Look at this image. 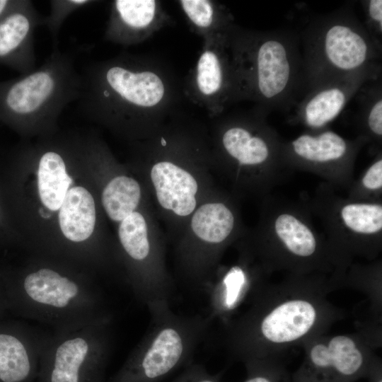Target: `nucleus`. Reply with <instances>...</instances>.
I'll return each mask as SVG.
<instances>
[{"mask_svg":"<svg viewBox=\"0 0 382 382\" xmlns=\"http://www.w3.org/2000/svg\"><path fill=\"white\" fill-rule=\"evenodd\" d=\"M268 114L258 108L253 116L228 122L220 135L224 163L233 181L263 198L292 173L283 160L284 140L266 121Z\"/></svg>","mask_w":382,"mask_h":382,"instance_id":"9","label":"nucleus"},{"mask_svg":"<svg viewBox=\"0 0 382 382\" xmlns=\"http://www.w3.org/2000/svg\"><path fill=\"white\" fill-rule=\"evenodd\" d=\"M381 347L359 330L316 336L302 345L304 359L293 382H352L367 374Z\"/></svg>","mask_w":382,"mask_h":382,"instance_id":"12","label":"nucleus"},{"mask_svg":"<svg viewBox=\"0 0 382 382\" xmlns=\"http://www.w3.org/2000/svg\"><path fill=\"white\" fill-rule=\"evenodd\" d=\"M244 363L248 377L243 382H290L279 358L254 359Z\"/></svg>","mask_w":382,"mask_h":382,"instance_id":"30","label":"nucleus"},{"mask_svg":"<svg viewBox=\"0 0 382 382\" xmlns=\"http://www.w3.org/2000/svg\"><path fill=\"white\" fill-rule=\"evenodd\" d=\"M25 318L59 330L112 318L103 292L88 281L50 267L31 270L4 292Z\"/></svg>","mask_w":382,"mask_h":382,"instance_id":"5","label":"nucleus"},{"mask_svg":"<svg viewBox=\"0 0 382 382\" xmlns=\"http://www.w3.org/2000/svg\"><path fill=\"white\" fill-rule=\"evenodd\" d=\"M92 0H51L50 11L44 16L42 25L48 29L54 45L53 50L57 49L58 36L60 28L67 18L74 12L93 3Z\"/></svg>","mask_w":382,"mask_h":382,"instance_id":"29","label":"nucleus"},{"mask_svg":"<svg viewBox=\"0 0 382 382\" xmlns=\"http://www.w3.org/2000/svg\"><path fill=\"white\" fill-rule=\"evenodd\" d=\"M39 213L40 216L45 219L50 218L51 216V213L45 212L42 208L39 209Z\"/></svg>","mask_w":382,"mask_h":382,"instance_id":"34","label":"nucleus"},{"mask_svg":"<svg viewBox=\"0 0 382 382\" xmlns=\"http://www.w3.org/2000/svg\"><path fill=\"white\" fill-rule=\"evenodd\" d=\"M269 276L244 249L239 262L206 286L209 310L207 316L211 321L216 319L226 325L250 303L268 282Z\"/></svg>","mask_w":382,"mask_h":382,"instance_id":"14","label":"nucleus"},{"mask_svg":"<svg viewBox=\"0 0 382 382\" xmlns=\"http://www.w3.org/2000/svg\"><path fill=\"white\" fill-rule=\"evenodd\" d=\"M157 6L153 0L112 1L105 39L125 45L139 40L155 21Z\"/></svg>","mask_w":382,"mask_h":382,"instance_id":"21","label":"nucleus"},{"mask_svg":"<svg viewBox=\"0 0 382 382\" xmlns=\"http://www.w3.org/2000/svg\"><path fill=\"white\" fill-rule=\"evenodd\" d=\"M190 225L196 238L208 246L210 266L221 250L234 238L238 232V217L232 205L225 202H209L195 211Z\"/></svg>","mask_w":382,"mask_h":382,"instance_id":"20","label":"nucleus"},{"mask_svg":"<svg viewBox=\"0 0 382 382\" xmlns=\"http://www.w3.org/2000/svg\"><path fill=\"white\" fill-rule=\"evenodd\" d=\"M37 178L42 203L52 211L59 209L72 182L62 156L54 150L45 151L39 160Z\"/></svg>","mask_w":382,"mask_h":382,"instance_id":"24","label":"nucleus"},{"mask_svg":"<svg viewBox=\"0 0 382 382\" xmlns=\"http://www.w3.org/2000/svg\"><path fill=\"white\" fill-rule=\"evenodd\" d=\"M245 249L269 275L323 274L339 284L348 269L303 202L272 194L264 197L260 223Z\"/></svg>","mask_w":382,"mask_h":382,"instance_id":"3","label":"nucleus"},{"mask_svg":"<svg viewBox=\"0 0 382 382\" xmlns=\"http://www.w3.org/2000/svg\"><path fill=\"white\" fill-rule=\"evenodd\" d=\"M355 97L358 101L356 124L358 137L369 145L374 156L381 152L382 146V85L381 78L366 81Z\"/></svg>","mask_w":382,"mask_h":382,"instance_id":"23","label":"nucleus"},{"mask_svg":"<svg viewBox=\"0 0 382 382\" xmlns=\"http://www.w3.org/2000/svg\"><path fill=\"white\" fill-rule=\"evenodd\" d=\"M141 188L134 178L120 175L111 180L103 190L102 203L108 216L121 221L138 207Z\"/></svg>","mask_w":382,"mask_h":382,"instance_id":"26","label":"nucleus"},{"mask_svg":"<svg viewBox=\"0 0 382 382\" xmlns=\"http://www.w3.org/2000/svg\"><path fill=\"white\" fill-rule=\"evenodd\" d=\"M347 197L357 201H382V151L376 154L364 171L353 180Z\"/></svg>","mask_w":382,"mask_h":382,"instance_id":"27","label":"nucleus"},{"mask_svg":"<svg viewBox=\"0 0 382 382\" xmlns=\"http://www.w3.org/2000/svg\"><path fill=\"white\" fill-rule=\"evenodd\" d=\"M361 4L365 18L364 25L373 40L381 46L382 1L366 0Z\"/></svg>","mask_w":382,"mask_h":382,"instance_id":"31","label":"nucleus"},{"mask_svg":"<svg viewBox=\"0 0 382 382\" xmlns=\"http://www.w3.org/2000/svg\"><path fill=\"white\" fill-rule=\"evenodd\" d=\"M337 289L332 276L286 274L278 282H267L250 303L224 326L223 344L243 362L279 358L326 333L345 317L328 294Z\"/></svg>","mask_w":382,"mask_h":382,"instance_id":"1","label":"nucleus"},{"mask_svg":"<svg viewBox=\"0 0 382 382\" xmlns=\"http://www.w3.org/2000/svg\"><path fill=\"white\" fill-rule=\"evenodd\" d=\"M171 382H219L199 364H188L185 369Z\"/></svg>","mask_w":382,"mask_h":382,"instance_id":"32","label":"nucleus"},{"mask_svg":"<svg viewBox=\"0 0 382 382\" xmlns=\"http://www.w3.org/2000/svg\"><path fill=\"white\" fill-rule=\"evenodd\" d=\"M43 18L32 1L21 0L0 21V64L21 74L35 69L34 33Z\"/></svg>","mask_w":382,"mask_h":382,"instance_id":"17","label":"nucleus"},{"mask_svg":"<svg viewBox=\"0 0 382 382\" xmlns=\"http://www.w3.org/2000/svg\"><path fill=\"white\" fill-rule=\"evenodd\" d=\"M81 75L80 110L99 120H134L158 106L166 95L162 79L127 57L94 62Z\"/></svg>","mask_w":382,"mask_h":382,"instance_id":"6","label":"nucleus"},{"mask_svg":"<svg viewBox=\"0 0 382 382\" xmlns=\"http://www.w3.org/2000/svg\"><path fill=\"white\" fill-rule=\"evenodd\" d=\"M50 334L25 325H0V382H35Z\"/></svg>","mask_w":382,"mask_h":382,"instance_id":"16","label":"nucleus"},{"mask_svg":"<svg viewBox=\"0 0 382 382\" xmlns=\"http://www.w3.org/2000/svg\"><path fill=\"white\" fill-rule=\"evenodd\" d=\"M151 180L160 205L179 216L191 214L197 205L198 190L195 178L188 171L170 161L156 163Z\"/></svg>","mask_w":382,"mask_h":382,"instance_id":"19","label":"nucleus"},{"mask_svg":"<svg viewBox=\"0 0 382 382\" xmlns=\"http://www.w3.org/2000/svg\"><path fill=\"white\" fill-rule=\"evenodd\" d=\"M303 202L320 221L326 238L348 267L357 258L369 262L379 257L382 201L352 200L323 181Z\"/></svg>","mask_w":382,"mask_h":382,"instance_id":"10","label":"nucleus"},{"mask_svg":"<svg viewBox=\"0 0 382 382\" xmlns=\"http://www.w3.org/2000/svg\"><path fill=\"white\" fill-rule=\"evenodd\" d=\"M21 0H0V21L12 11Z\"/></svg>","mask_w":382,"mask_h":382,"instance_id":"33","label":"nucleus"},{"mask_svg":"<svg viewBox=\"0 0 382 382\" xmlns=\"http://www.w3.org/2000/svg\"><path fill=\"white\" fill-rule=\"evenodd\" d=\"M59 221L61 230L69 241L80 243L93 233L96 208L91 193L83 187L69 189L60 206Z\"/></svg>","mask_w":382,"mask_h":382,"instance_id":"22","label":"nucleus"},{"mask_svg":"<svg viewBox=\"0 0 382 382\" xmlns=\"http://www.w3.org/2000/svg\"><path fill=\"white\" fill-rule=\"evenodd\" d=\"M349 287L363 292L370 303L371 318L382 321V261L354 262L340 282V288Z\"/></svg>","mask_w":382,"mask_h":382,"instance_id":"25","label":"nucleus"},{"mask_svg":"<svg viewBox=\"0 0 382 382\" xmlns=\"http://www.w3.org/2000/svg\"><path fill=\"white\" fill-rule=\"evenodd\" d=\"M180 4L189 20L199 29L207 30L214 26L229 29L226 15L219 13L210 1L182 0Z\"/></svg>","mask_w":382,"mask_h":382,"instance_id":"28","label":"nucleus"},{"mask_svg":"<svg viewBox=\"0 0 382 382\" xmlns=\"http://www.w3.org/2000/svg\"><path fill=\"white\" fill-rule=\"evenodd\" d=\"M6 303L4 292H0V309Z\"/></svg>","mask_w":382,"mask_h":382,"instance_id":"35","label":"nucleus"},{"mask_svg":"<svg viewBox=\"0 0 382 382\" xmlns=\"http://www.w3.org/2000/svg\"><path fill=\"white\" fill-rule=\"evenodd\" d=\"M381 74L361 72L318 86L307 92L289 113L288 122L301 125L306 131L328 128L354 98L367 81L381 78Z\"/></svg>","mask_w":382,"mask_h":382,"instance_id":"15","label":"nucleus"},{"mask_svg":"<svg viewBox=\"0 0 382 382\" xmlns=\"http://www.w3.org/2000/svg\"><path fill=\"white\" fill-rule=\"evenodd\" d=\"M112 318L54 330L35 382H106Z\"/></svg>","mask_w":382,"mask_h":382,"instance_id":"11","label":"nucleus"},{"mask_svg":"<svg viewBox=\"0 0 382 382\" xmlns=\"http://www.w3.org/2000/svg\"><path fill=\"white\" fill-rule=\"evenodd\" d=\"M148 330L120 369L107 382H160L190 361L211 320L200 315L185 316L169 301L147 306Z\"/></svg>","mask_w":382,"mask_h":382,"instance_id":"8","label":"nucleus"},{"mask_svg":"<svg viewBox=\"0 0 382 382\" xmlns=\"http://www.w3.org/2000/svg\"><path fill=\"white\" fill-rule=\"evenodd\" d=\"M365 145L360 137L347 139L328 128L306 131L283 141L282 157L291 171L309 172L337 190L347 191L354 180L357 156Z\"/></svg>","mask_w":382,"mask_h":382,"instance_id":"13","label":"nucleus"},{"mask_svg":"<svg viewBox=\"0 0 382 382\" xmlns=\"http://www.w3.org/2000/svg\"><path fill=\"white\" fill-rule=\"evenodd\" d=\"M228 31L221 33L217 43L205 49L197 63L195 84L198 93L214 101L220 109L229 100L237 99L236 84L230 53Z\"/></svg>","mask_w":382,"mask_h":382,"instance_id":"18","label":"nucleus"},{"mask_svg":"<svg viewBox=\"0 0 382 382\" xmlns=\"http://www.w3.org/2000/svg\"><path fill=\"white\" fill-rule=\"evenodd\" d=\"M81 83L71 54L53 50L37 69L0 81V120L20 129L49 126L78 100Z\"/></svg>","mask_w":382,"mask_h":382,"instance_id":"7","label":"nucleus"},{"mask_svg":"<svg viewBox=\"0 0 382 382\" xmlns=\"http://www.w3.org/2000/svg\"><path fill=\"white\" fill-rule=\"evenodd\" d=\"M299 38L303 96L318 86L350 75L381 74V46L371 37L351 4L314 17Z\"/></svg>","mask_w":382,"mask_h":382,"instance_id":"4","label":"nucleus"},{"mask_svg":"<svg viewBox=\"0 0 382 382\" xmlns=\"http://www.w3.org/2000/svg\"><path fill=\"white\" fill-rule=\"evenodd\" d=\"M228 36L237 99L253 100L269 113L289 114L304 94L299 35L230 29Z\"/></svg>","mask_w":382,"mask_h":382,"instance_id":"2","label":"nucleus"}]
</instances>
